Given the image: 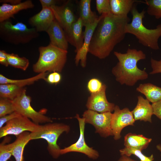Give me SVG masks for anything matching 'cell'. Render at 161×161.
<instances>
[{"instance_id": "cell-1", "label": "cell", "mask_w": 161, "mask_h": 161, "mask_svg": "<svg viewBox=\"0 0 161 161\" xmlns=\"http://www.w3.org/2000/svg\"><path fill=\"white\" fill-rule=\"evenodd\" d=\"M93 34L89 52L100 59L109 56L114 47L124 38L125 28L130 21L127 16L111 13L103 14Z\"/></svg>"}, {"instance_id": "cell-2", "label": "cell", "mask_w": 161, "mask_h": 161, "mask_svg": "<svg viewBox=\"0 0 161 161\" xmlns=\"http://www.w3.org/2000/svg\"><path fill=\"white\" fill-rule=\"evenodd\" d=\"M114 53L118 62L112 72L116 80L121 85L133 86L138 80L148 78L145 69L141 70L137 66L138 61L146 58L145 54L143 51L129 48L126 53L115 51Z\"/></svg>"}, {"instance_id": "cell-3", "label": "cell", "mask_w": 161, "mask_h": 161, "mask_svg": "<svg viewBox=\"0 0 161 161\" xmlns=\"http://www.w3.org/2000/svg\"><path fill=\"white\" fill-rule=\"evenodd\" d=\"M131 12L132 20L126 25V33L134 35L143 46L153 50L159 49L158 40L161 36V24L155 29H148L143 24L145 11L143 10L139 12L134 4Z\"/></svg>"}, {"instance_id": "cell-4", "label": "cell", "mask_w": 161, "mask_h": 161, "mask_svg": "<svg viewBox=\"0 0 161 161\" xmlns=\"http://www.w3.org/2000/svg\"><path fill=\"white\" fill-rule=\"evenodd\" d=\"M39 56L32 66L33 71L42 72H61L66 63L67 50L56 47L49 42L46 46L38 48Z\"/></svg>"}, {"instance_id": "cell-5", "label": "cell", "mask_w": 161, "mask_h": 161, "mask_svg": "<svg viewBox=\"0 0 161 161\" xmlns=\"http://www.w3.org/2000/svg\"><path fill=\"white\" fill-rule=\"evenodd\" d=\"M39 35L35 28H29L23 22L13 24L11 18L0 22V38L7 43L16 45L26 44Z\"/></svg>"}, {"instance_id": "cell-6", "label": "cell", "mask_w": 161, "mask_h": 161, "mask_svg": "<svg viewBox=\"0 0 161 161\" xmlns=\"http://www.w3.org/2000/svg\"><path fill=\"white\" fill-rule=\"evenodd\" d=\"M69 126L63 123H48L41 125L37 131L30 133L31 140L43 139L47 141V150L50 155L55 159L58 158L60 155V149L57 144L58 139L64 132L69 131Z\"/></svg>"}, {"instance_id": "cell-7", "label": "cell", "mask_w": 161, "mask_h": 161, "mask_svg": "<svg viewBox=\"0 0 161 161\" xmlns=\"http://www.w3.org/2000/svg\"><path fill=\"white\" fill-rule=\"evenodd\" d=\"M15 111L21 115L31 119L35 123H49L52 119L41 112L35 111L31 106V98L27 95L26 89L19 96L12 100Z\"/></svg>"}, {"instance_id": "cell-8", "label": "cell", "mask_w": 161, "mask_h": 161, "mask_svg": "<svg viewBox=\"0 0 161 161\" xmlns=\"http://www.w3.org/2000/svg\"><path fill=\"white\" fill-rule=\"evenodd\" d=\"M112 113L107 112L99 113L92 110L85 111L83 118L86 123L93 125L95 129V132L103 137L113 136L111 127Z\"/></svg>"}, {"instance_id": "cell-9", "label": "cell", "mask_w": 161, "mask_h": 161, "mask_svg": "<svg viewBox=\"0 0 161 161\" xmlns=\"http://www.w3.org/2000/svg\"><path fill=\"white\" fill-rule=\"evenodd\" d=\"M6 123L5 126L0 129V138L10 134L17 137L25 131L34 132L38 130L41 126L21 115Z\"/></svg>"}, {"instance_id": "cell-10", "label": "cell", "mask_w": 161, "mask_h": 161, "mask_svg": "<svg viewBox=\"0 0 161 161\" xmlns=\"http://www.w3.org/2000/svg\"><path fill=\"white\" fill-rule=\"evenodd\" d=\"M78 121L80 129V135L78 140L68 147L61 149V155L70 152H77L86 155L89 158L96 160L99 157L98 152L92 147L89 146L86 144L84 138V133L86 123L84 119L77 114L75 117Z\"/></svg>"}, {"instance_id": "cell-11", "label": "cell", "mask_w": 161, "mask_h": 161, "mask_svg": "<svg viewBox=\"0 0 161 161\" xmlns=\"http://www.w3.org/2000/svg\"><path fill=\"white\" fill-rule=\"evenodd\" d=\"M135 120L131 111L128 108L120 109L119 106H115L114 112L112 114L111 127L114 138L115 140L121 137L122 129L128 126H134Z\"/></svg>"}, {"instance_id": "cell-12", "label": "cell", "mask_w": 161, "mask_h": 161, "mask_svg": "<svg viewBox=\"0 0 161 161\" xmlns=\"http://www.w3.org/2000/svg\"><path fill=\"white\" fill-rule=\"evenodd\" d=\"M106 85L103 84L102 88L100 91L91 94L88 98L86 105L88 109L99 113L111 112L114 111V104L109 102L106 98Z\"/></svg>"}, {"instance_id": "cell-13", "label": "cell", "mask_w": 161, "mask_h": 161, "mask_svg": "<svg viewBox=\"0 0 161 161\" xmlns=\"http://www.w3.org/2000/svg\"><path fill=\"white\" fill-rule=\"evenodd\" d=\"M69 4L68 1L61 5L50 7L55 19L64 31L68 30L77 20Z\"/></svg>"}, {"instance_id": "cell-14", "label": "cell", "mask_w": 161, "mask_h": 161, "mask_svg": "<svg viewBox=\"0 0 161 161\" xmlns=\"http://www.w3.org/2000/svg\"><path fill=\"white\" fill-rule=\"evenodd\" d=\"M55 19L51 8L43 7L38 13L29 18L28 23L38 32H46Z\"/></svg>"}, {"instance_id": "cell-15", "label": "cell", "mask_w": 161, "mask_h": 161, "mask_svg": "<svg viewBox=\"0 0 161 161\" xmlns=\"http://www.w3.org/2000/svg\"><path fill=\"white\" fill-rule=\"evenodd\" d=\"M102 16V15H101L94 23L85 27L83 32V44L80 49L76 52L75 59V64L77 66L80 61L82 67H85L86 66L87 55L89 52L91 39L94 31Z\"/></svg>"}, {"instance_id": "cell-16", "label": "cell", "mask_w": 161, "mask_h": 161, "mask_svg": "<svg viewBox=\"0 0 161 161\" xmlns=\"http://www.w3.org/2000/svg\"><path fill=\"white\" fill-rule=\"evenodd\" d=\"M46 32L49 37L50 43L61 49L67 50L68 42L65 32L55 19Z\"/></svg>"}, {"instance_id": "cell-17", "label": "cell", "mask_w": 161, "mask_h": 161, "mask_svg": "<svg viewBox=\"0 0 161 161\" xmlns=\"http://www.w3.org/2000/svg\"><path fill=\"white\" fill-rule=\"evenodd\" d=\"M83 25L79 17L72 25L70 29L64 31L69 43L75 48L76 53L82 47L84 41V33L82 31Z\"/></svg>"}, {"instance_id": "cell-18", "label": "cell", "mask_w": 161, "mask_h": 161, "mask_svg": "<svg viewBox=\"0 0 161 161\" xmlns=\"http://www.w3.org/2000/svg\"><path fill=\"white\" fill-rule=\"evenodd\" d=\"M137 105L131 111L135 121L140 120L151 122V116L153 114V108L149 102L142 96L137 97Z\"/></svg>"}, {"instance_id": "cell-19", "label": "cell", "mask_w": 161, "mask_h": 161, "mask_svg": "<svg viewBox=\"0 0 161 161\" xmlns=\"http://www.w3.org/2000/svg\"><path fill=\"white\" fill-rule=\"evenodd\" d=\"M34 7V5L31 0H27L16 5L2 4L0 6V22L12 18H15L14 15L20 11Z\"/></svg>"}, {"instance_id": "cell-20", "label": "cell", "mask_w": 161, "mask_h": 161, "mask_svg": "<svg viewBox=\"0 0 161 161\" xmlns=\"http://www.w3.org/2000/svg\"><path fill=\"white\" fill-rule=\"evenodd\" d=\"M152 140L141 134L129 133L124 137L125 147L138 150L141 151L146 148Z\"/></svg>"}, {"instance_id": "cell-21", "label": "cell", "mask_w": 161, "mask_h": 161, "mask_svg": "<svg viewBox=\"0 0 161 161\" xmlns=\"http://www.w3.org/2000/svg\"><path fill=\"white\" fill-rule=\"evenodd\" d=\"M111 13L118 16H127L135 3H144L136 0H109Z\"/></svg>"}, {"instance_id": "cell-22", "label": "cell", "mask_w": 161, "mask_h": 161, "mask_svg": "<svg viewBox=\"0 0 161 161\" xmlns=\"http://www.w3.org/2000/svg\"><path fill=\"white\" fill-rule=\"evenodd\" d=\"M12 143V154L15 161H24L23 152L25 145L31 140L30 133L25 131L17 137Z\"/></svg>"}, {"instance_id": "cell-23", "label": "cell", "mask_w": 161, "mask_h": 161, "mask_svg": "<svg viewBox=\"0 0 161 161\" xmlns=\"http://www.w3.org/2000/svg\"><path fill=\"white\" fill-rule=\"evenodd\" d=\"M136 90L144 95L146 99L152 103L161 100V88L152 84H141Z\"/></svg>"}, {"instance_id": "cell-24", "label": "cell", "mask_w": 161, "mask_h": 161, "mask_svg": "<svg viewBox=\"0 0 161 161\" xmlns=\"http://www.w3.org/2000/svg\"><path fill=\"white\" fill-rule=\"evenodd\" d=\"M91 0H81L80 2V16L83 26L94 23L98 18L95 12L92 11Z\"/></svg>"}, {"instance_id": "cell-25", "label": "cell", "mask_w": 161, "mask_h": 161, "mask_svg": "<svg viewBox=\"0 0 161 161\" xmlns=\"http://www.w3.org/2000/svg\"><path fill=\"white\" fill-rule=\"evenodd\" d=\"M49 72H42L32 77L23 79L14 80L8 78L0 74V84H13L21 87L33 84L40 79L45 80L48 75Z\"/></svg>"}, {"instance_id": "cell-26", "label": "cell", "mask_w": 161, "mask_h": 161, "mask_svg": "<svg viewBox=\"0 0 161 161\" xmlns=\"http://www.w3.org/2000/svg\"><path fill=\"white\" fill-rule=\"evenodd\" d=\"M26 88L13 84L0 85V97L12 100L20 95Z\"/></svg>"}, {"instance_id": "cell-27", "label": "cell", "mask_w": 161, "mask_h": 161, "mask_svg": "<svg viewBox=\"0 0 161 161\" xmlns=\"http://www.w3.org/2000/svg\"><path fill=\"white\" fill-rule=\"evenodd\" d=\"M7 57L9 65L13 67L25 71L29 66V60L25 57H20L13 53H7Z\"/></svg>"}, {"instance_id": "cell-28", "label": "cell", "mask_w": 161, "mask_h": 161, "mask_svg": "<svg viewBox=\"0 0 161 161\" xmlns=\"http://www.w3.org/2000/svg\"><path fill=\"white\" fill-rule=\"evenodd\" d=\"M144 3L148 6L146 12L157 19L161 18V0H145Z\"/></svg>"}, {"instance_id": "cell-29", "label": "cell", "mask_w": 161, "mask_h": 161, "mask_svg": "<svg viewBox=\"0 0 161 161\" xmlns=\"http://www.w3.org/2000/svg\"><path fill=\"white\" fill-rule=\"evenodd\" d=\"M120 152L121 156L125 155L129 157L132 154L135 155L141 161H153L154 160L153 154L150 157H147L142 153L141 151L136 149L125 147L120 149Z\"/></svg>"}, {"instance_id": "cell-30", "label": "cell", "mask_w": 161, "mask_h": 161, "mask_svg": "<svg viewBox=\"0 0 161 161\" xmlns=\"http://www.w3.org/2000/svg\"><path fill=\"white\" fill-rule=\"evenodd\" d=\"M14 112L15 110L13 100L7 98L0 97V117Z\"/></svg>"}, {"instance_id": "cell-31", "label": "cell", "mask_w": 161, "mask_h": 161, "mask_svg": "<svg viewBox=\"0 0 161 161\" xmlns=\"http://www.w3.org/2000/svg\"><path fill=\"white\" fill-rule=\"evenodd\" d=\"M12 143L5 144L4 142L0 145V161H7L12 155Z\"/></svg>"}, {"instance_id": "cell-32", "label": "cell", "mask_w": 161, "mask_h": 161, "mask_svg": "<svg viewBox=\"0 0 161 161\" xmlns=\"http://www.w3.org/2000/svg\"><path fill=\"white\" fill-rule=\"evenodd\" d=\"M96 9L99 14H107L111 13L109 0H96Z\"/></svg>"}, {"instance_id": "cell-33", "label": "cell", "mask_w": 161, "mask_h": 161, "mask_svg": "<svg viewBox=\"0 0 161 161\" xmlns=\"http://www.w3.org/2000/svg\"><path fill=\"white\" fill-rule=\"evenodd\" d=\"M103 84L99 79L93 78L90 79L87 84V88L91 93H94L100 91L103 86Z\"/></svg>"}, {"instance_id": "cell-34", "label": "cell", "mask_w": 161, "mask_h": 161, "mask_svg": "<svg viewBox=\"0 0 161 161\" xmlns=\"http://www.w3.org/2000/svg\"><path fill=\"white\" fill-rule=\"evenodd\" d=\"M151 63L152 70L150 73V74L152 75L161 73V59L157 61L151 58Z\"/></svg>"}, {"instance_id": "cell-35", "label": "cell", "mask_w": 161, "mask_h": 161, "mask_svg": "<svg viewBox=\"0 0 161 161\" xmlns=\"http://www.w3.org/2000/svg\"><path fill=\"white\" fill-rule=\"evenodd\" d=\"M21 115L17 112H14L1 117L0 118V129L2 128L5 123Z\"/></svg>"}, {"instance_id": "cell-36", "label": "cell", "mask_w": 161, "mask_h": 161, "mask_svg": "<svg viewBox=\"0 0 161 161\" xmlns=\"http://www.w3.org/2000/svg\"><path fill=\"white\" fill-rule=\"evenodd\" d=\"M153 112V114L155 115L161 120V100L152 103L151 104Z\"/></svg>"}, {"instance_id": "cell-37", "label": "cell", "mask_w": 161, "mask_h": 161, "mask_svg": "<svg viewBox=\"0 0 161 161\" xmlns=\"http://www.w3.org/2000/svg\"><path fill=\"white\" fill-rule=\"evenodd\" d=\"M42 7H49L57 5L58 1L56 0H40Z\"/></svg>"}, {"instance_id": "cell-38", "label": "cell", "mask_w": 161, "mask_h": 161, "mask_svg": "<svg viewBox=\"0 0 161 161\" xmlns=\"http://www.w3.org/2000/svg\"><path fill=\"white\" fill-rule=\"evenodd\" d=\"M7 53L4 50H0V63L6 67L9 65L7 62Z\"/></svg>"}, {"instance_id": "cell-39", "label": "cell", "mask_w": 161, "mask_h": 161, "mask_svg": "<svg viewBox=\"0 0 161 161\" xmlns=\"http://www.w3.org/2000/svg\"><path fill=\"white\" fill-rule=\"evenodd\" d=\"M52 73L54 84L56 85L59 83L61 81V76L59 72H53Z\"/></svg>"}, {"instance_id": "cell-40", "label": "cell", "mask_w": 161, "mask_h": 161, "mask_svg": "<svg viewBox=\"0 0 161 161\" xmlns=\"http://www.w3.org/2000/svg\"><path fill=\"white\" fill-rule=\"evenodd\" d=\"M0 2L2 4L6 3L11 5H16L22 2L21 0H0Z\"/></svg>"}, {"instance_id": "cell-41", "label": "cell", "mask_w": 161, "mask_h": 161, "mask_svg": "<svg viewBox=\"0 0 161 161\" xmlns=\"http://www.w3.org/2000/svg\"><path fill=\"white\" fill-rule=\"evenodd\" d=\"M118 161H136L126 155H122L119 158Z\"/></svg>"}, {"instance_id": "cell-42", "label": "cell", "mask_w": 161, "mask_h": 161, "mask_svg": "<svg viewBox=\"0 0 161 161\" xmlns=\"http://www.w3.org/2000/svg\"><path fill=\"white\" fill-rule=\"evenodd\" d=\"M156 148H157V149L161 152V145L160 144L157 145Z\"/></svg>"}]
</instances>
